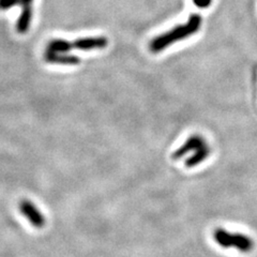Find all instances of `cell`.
<instances>
[{"mask_svg": "<svg viewBox=\"0 0 257 257\" xmlns=\"http://www.w3.org/2000/svg\"><path fill=\"white\" fill-rule=\"evenodd\" d=\"M202 25V18L198 14H193L188 22L183 25H178L172 30L155 38L150 43V51L152 53H160L166 47L174 44L177 41L187 39L197 32Z\"/></svg>", "mask_w": 257, "mask_h": 257, "instance_id": "obj_1", "label": "cell"}, {"mask_svg": "<svg viewBox=\"0 0 257 257\" xmlns=\"http://www.w3.org/2000/svg\"><path fill=\"white\" fill-rule=\"evenodd\" d=\"M213 238L216 243L224 248L236 247L238 251L247 253L252 251L254 242L252 238L238 232H229L226 229L218 228L213 232Z\"/></svg>", "mask_w": 257, "mask_h": 257, "instance_id": "obj_2", "label": "cell"}, {"mask_svg": "<svg viewBox=\"0 0 257 257\" xmlns=\"http://www.w3.org/2000/svg\"><path fill=\"white\" fill-rule=\"evenodd\" d=\"M20 210L24 214V216L29 220V222L34 225L35 227H43L45 224L44 215L39 211V209L27 199H24L20 204Z\"/></svg>", "mask_w": 257, "mask_h": 257, "instance_id": "obj_3", "label": "cell"}, {"mask_svg": "<svg viewBox=\"0 0 257 257\" xmlns=\"http://www.w3.org/2000/svg\"><path fill=\"white\" fill-rule=\"evenodd\" d=\"M207 142L204 140L203 136L200 135H192L187 140V142L184 143L182 146H180L178 149H177L174 154L172 155V158L174 160H178L186 155H188L191 151H197L199 149H202L203 147L207 146Z\"/></svg>", "mask_w": 257, "mask_h": 257, "instance_id": "obj_4", "label": "cell"}, {"mask_svg": "<svg viewBox=\"0 0 257 257\" xmlns=\"http://www.w3.org/2000/svg\"><path fill=\"white\" fill-rule=\"evenodd\" d=\"M108 44L107 39L105 37H94V38H82L76 40L72 43L73 47L80 51H91V50H102L105 48Z\"/></svg>", "mask_w": 257, "mask_h": 257, "instance_id": "obj_5", "label": "cell"}, {"mask_svg": "<svg viewBox=\"0 0 257 257\" xmlns=\"http://www.w3.org/2000/svg\"><path fill=\"white\" fill-rule=\"evenodd\" d=\"M45 60L50 63L56 64H66V66H76L80 62V59L73 55H66L60 53H45Z\"/></svg>", "mask_w": 257, "mask_h": 257, "instance_id": "obj_6", "label": "cell"}, {"mask_svg": "<svg viewBox=\"0 0 257 257\" xmlns=\"http://www.w3.org/2000/svg\"><path fill=\"white\" fill-rule=\"evenodd\" d=\"M209 155H210V148H209V146L207 145V146L203 147L202 149L195 151L194 155L190 157L186 161V166L187 167H194V166L202 163L203 161H205L209 157Z\"/></svg>", "mask_w": 257, "mask_h": 257, "instance_id": "obj_7", "label": "cell"}, {"mask_svg": "<svg viewBox=\"0 0 257 257\" xmlns=\"http://www.w3.org/2000/svg\"><path fill=\"white\" fill-rule=\"evenodd\" d=\"M31 9L29 6L24 7V10L20 16V19L18 21V24H16V29L20 32V34H24L29 29V25L31 22Z\"/></svg>", "mask_w": 257, "mask_h": 257, "instance_id": "obj_8", "label": "cell"}, {"mask_svg": "<svg viewBox=\"0 0 257 257\" xmlns=\"http://www.w3.org/2000/svg\"><path fill=\"white\" fill-rule=\"evenodd\" d=\"M71 48H73V45H72L71 42L66 41V40H53L47 45V52H52V53H60L64 54L69 52Z\"/></svg>", "mask_w": 257, "mask_h": 257, "instance_id": "obj_9", "label": "cell"}, {"mask_svg": "<svg viewBox=\"0 0 257 257\" xmlns=\"http://www.w3.org/2000/svg\"><path fill=\"white\" fill-rule=\"evenodd\" d=\"M21 3V0H0V9L7 10Z\"/></svg>", "mask_w": 257, "mask_h": 257, "instance_id": "obj_10", "label": "cell"}, {"mask_svg": "<svg viewBox=\"0 0 257 257\" xmlns=\"http://www.w3.org/2000/svg\"><path fill=\"white\" fill-rule=\"evenodd\" d=\"M193 4H194L198 8L205 9V8H208L212 4V0H193Z\"/></svg>", "mask_w": 257, "mask_h": 257, "instance_id": "obj_11", "label": "cell"}, {"mask_svg": "<svg viewBox=\"0 0 257 257\" xmlns=\"http://www.w3.org/2000/svg\"><path fill=\"white\" fill-rule=\"evenodd\" d=\"M21 3L23 4L24 7H26V6H29V4L31 3V0H21Z\"/></svg>", "mask_w": 257, "mask_h": 257, "instance_id": "obj_12", "label": "cell"}]
</instances>
